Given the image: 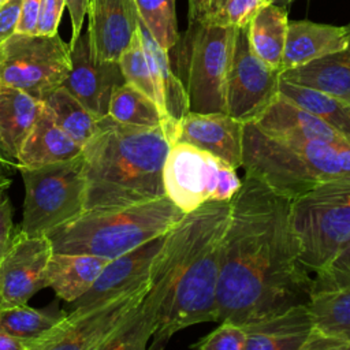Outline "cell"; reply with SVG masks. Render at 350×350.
<instances>
[{"label": "cell", "mask_w": 350, "mask_h": 350, "mask_svg": "<svg viewBox=\"0 0 350 350\" xmlns=\"http://www.w3.org/2000/svg\"><path fill=\"white\" fill-rule=\"evenodd\" d=\"M175 123L141 127L109 115L100 118L82 148L85 209L123 208L164 197L163 165Z\"/></svg>", "instance_id": "2"}, {"label": "cell", "mask_w": 350, "mask_h": 350, "mask_svg": "<svg viewBox=\"0 0 350 350\" xmlns=\"http://www.w3.org/2000/svg\"><path fill=\"white\" fill-rule=\"evenodd\" d=\"M12 205L4 193L0 194V260L12 242Z\"/></svg>", "instance_id": "39"}, {"label": "cell", "mask_w": 350, "mask_h": 350, "mask_svg": "<svg viewBox=\"0 0 350 350\" xmlns=\"http://www.w3.org/2000/svg\"><path fill=\"white\" fill-rule=\"evenodd\" d=\"M18 170L25 185L21 232L44 235L85 209L82 153L70 160Z\"/></svg>", "instance_id": "8"}, {"label": "cell", "mask_w": 350, "mask_h": 350, "mask_svg": "<svg viewBox=\"0 0 350 350\" xmlns=\"http://www.w3.org/2000/svg\"><path fill=\"white\" fill-rule=\"evenodd\" d=\"M350 40V25L335 26L310 21H288L280 72L343 49Z\"/></svg>", "instance_id": "20"}, {"label": "cell", "mask_w": 350, "mask_h": 350, "mask_svg": "<svg viewBox=\"0 0 350 350\" xmlns=\"http://www.w3.org/2000/svg\"><path fill=\"white\" fill-rule=\"evenodd\" d=\"M164 237L165 234L109 260L93 286L72 302L74 308L98 304L126 293L145 288L149 283L153 258L163 245Z\"/></svg>", "instance_id": "16"}, {"label": "cell", "mask_w": 350, "mask_h": 350, "mask_svg": "<svg viewBox=\"0 0 350 350\" xmlns=\"http://www.w3.org/2000/svg\"><path fill=\"white\" fill-rule=\"evenodd\" d=\"M70 56L71 68L63 86L97 119L105 116L113 90L124 83L119 62L94 59L88 31H81L70 46Z\"/></svg>", "instance_id": "14"}, {"label": "cell", "mask_w": 350, "mask_h": 350, "mask_svg": "<svg viewBox=\"0 0 350 350\" xmlns=\"http://www.w3.org/2000/svg\"><path fill=\"white\" fill-rule=\"evenodd\" d=\"M66 5L68 8L71 19V41L68 44L71 46L82 31L83 19L88 14L89 0H66Z\"/></svg>", "instance_id": "41"}, {"label": "cell", "mask_w": 350, "mask_h": 350, "mask_svg": "<svg viewBox=\"0 0 350 350\" xmlns=\"http://www.w3.org/2000/svg\"><path fill=\"white\" fill-rule=\"evenodd\" d=\"M279 93L321 119L350 144V105L321 90L293 83L280 78Z\"/></svg>", "instance_id": "27"}, {"label": "cell", "mask_w": 350, "mask_h": 350, "mask_svg": "<svg viewBox=\"0 0 350 350\" xmlns=\"http://www.w3.org/2000/svg\"><path fill=\"white\" fill-rule=\"evenodd\" d=\"M185 213L167 197L123 208L83 209L46 232L53 252L116 258L167 234Z\"/></svg>", "instance_id": "4"}, {"label": "cell", "mask_w": 350, "mask_h": 350, "mask_svg": "<svg viewBox=\"0 0 350 350\" xmlns=\"http://www.w3.org/2000/svg\"><path fill=\"white\" fill-rule=\"evenodd\" d=\"M0 350H26V339L14 336L0 327Z\"/></svg>", "instance_id": "43"}, {"label": "cell", "mask_w": 350, "mask_h": 350, "mask_svg": "<svg viewBox=\"0 0 350 350\" xmlns=\"http://www.w3.org/2000/svg\"><path fill=\"white\" fill-rule=\"evenodd\" d=\"M8 185H10V180H7V179H0V194L4 193V190L7 189Z\"/></svg>", "instance_id": "45"}, {"label": "cell", "mask_w": 350, "mask_h": 350, "mask_svg": "<svg viewBox=\"0 0 350 350\" xmlns=\"http://www.w3.org/2000/svg\"><path fill=\"white\" fill-rule=\"evenodd\" d=\"M245 350H304L314 329L308 304H299L242 324Z\"/></svg>", "instance_id": "19"}, {"label": "cell", "mask_w": 350, "mask_h": 350, "mask_svg": "<svg viewBox=\"0 0 350 350\" xmlns=\"http://www.w3.org/2000/svg\"><path fill=\"white\" fill-rule=\"evenodd\" d=\"M66 0H41L36 33L40 36L57 34V26L62 19Z\"/></svg>", "instance_id": "37"}, {"label": "cell", "mask_w": 350, "mask_h": 350, "mask_svg": "<svg viewBox=\"0 0 350 350\" xmlns=\"http://www.w3.org/2000/svg\"><path fill=\"white\" fill-rule=\"evenodd\" d=\"M223 3H224V0H211V4H209V11H208V14L205 15V18L208 16V15H211V14H213V12H216L221 5H223ZM202 21V19H201Z\"/></svg>", "instance_id": "44"}, {"label": "cell", "mask_w": 350, "mask_h": 350, "mask_svg": "<svg viewBox=\"0 0 350 350\" xmlns=\"http://www.w3.org/2000/svg\"><path fill=\"white\" fill-rule=\"evenodd\" d=\"M60 319L62 316L48 314L45 312L29 308L26 304L11 308H0V327L5 332L26 340L40 336Z\"/></svg>", "instance_id": "33"}, {"label": "cell", "mask_w": 350, "mask_h": 350, "mask_svg": "<svg viewBox=\"0 0 350 350\" xmlns=\"http://www.w3.org/2000/svg\"><path fill=\"white\" fill-rule=\"evenodd\" d=\"M284 1H286V4H287V5H288V4H290V3H291V1H293V0H284Z\"/></svg>", "instance_id": "48"}, {"label": "cell", "mask_w": 350, "mask_h": 350, "mask_svg": "<svg viewBox=\"0 0 350 350\" xmlns=\"http://www.w3.org/2000/svg\"><path fill=\"white\" fill-rule=\"evenodd\" d=\"M107 115L120 123L141 127H159L176 122L164 115L149 97L126 82L113 90Z\"/></svg>", "instance_id": "28"}, {"label": "cell", "mask_w": 350, "mask_h": 350, "mask_svg": "<svg viewBox=\"0 0 350 350\" xmlns=\"http://www.w3.org/2000/svg\"><path fill=\"white\" fill-rule=\"evenodd\" d=\"M241 183L237 168L190 144L172 142L167 152L164 191L183 213L208 201H231Z\"/></svg>", "instance_id": "9"}, {"label": "cell", "mask_w": 350, "mask_h": 350, "mask_svg": "<svg viewBox=\"0 0 350 350\" xmlns=\"http://www.w3.org/2000/svg\"><path fill=\"white\" fill-rule=\"evenodd\" d=\"M273 3H276V4H279V5H287L284 0H273Z\"/></svg>", "instance_id": "46"}, {"label": "cell", "mask_w": 350, "mask_h": 350, "mask_svg": "<svg viewBox=\"0 0 350 350\" xmlns=\"http://www.w3.org/2000/svg\"><path fill=\"white\" fill-rule=\"evenodd\" d=\"M82 153V145L67 135L53 120L42 103L36 122L26 137L18 157V167H38L70 160Z\"/></svg>", "instance_id": "22"}, {"label": "cell", "mask_w": 350, "mask_h": 350, "mask_svg": "<svg viewBox=\"0 0 350 350\" xmlns=\"http://www.w3.org/2000/svg\"><path fill=\"white\" fill-rule=\"evenodd\" d=\"M288 26L287 5L271 3L262 7L247 25L252 51L269 67L280 71Z\"/></svg>", "instance_id": "25"}, {"label": "cell", "mask_w": 350, "mask_h": 350, "mask_svg": "<svg viewBox=\"0 0 350 350\" xmlns=\"http://www.w3.org/2000/svg\"><path fill=\"white\" fill-rule=\"evenodd\" d=\"M1 1H3V0H1Z\"/></svg>", "instance_id": "50"}, {"label": "cell", "mask_w": 350, "mask_h": 350, "mask_svg": "<svg viewBox=\"0 0 350 350\" xmlns=\"http://www.w3.org/2000/svg\"><path fill=\"white\" fill-rule=\"evenodd\" d=\"M148 286L98 304L74 308L48 331L26 340V350H101L103 343L138 306Z\"/></svg>", "instance_id": "11"}, {"label": "cell", "mask_w": 350, "mask_h": 350, "mask_svg": "<svg viewBox=\"0 0 350 350\" xmlns=\"http://www.w3.org/2000/svg\"><path fill=\"white\" fill-rule=\"evenodd\" d=\"M0 165H5V167H8V165H7V163H5L1 157H0Z\"/></svg>", "instance_id": "47"}, {"label": "cell", "mask_w": 350, "mask_h": 350, "mask_svg": "<svg viewBox=\"0 0 350 350\" xmlns=\"http://www.w3.org/2000/svg\"><path fill=\"white\" fill-rule=\"evenodd\" d=\"M246 332L241 324L234 321H220L219 327L208 335L200 338L190 349L197 350H245Z\"/></svg>", "instance_id": "36"}, {"label": "cell", "mask_w": 350, "mask_h": 350, "mask_svg": "<svg viewBox=\"0 0 350 350\" xmlns=\"http://www.w3.org/2000/svg\"><path fill=\"white\" fill-rule=\"evenodd\" d=\"M71 68L70 45L59 34H12L0 45V86L44 101L63 85Z\"/></svg>", "instance_id": "10"}, {"label": "cell", "mask_w": 350, "mask_h": 350, "mask_svg": "<svg viewBox=\"0 0 350 350\" xmlns=\"http://www.w3.org/2000/svg\"><path fill=\"white\" fill-rule=\"evenodd\" d=\"M118 62H119L122 74L124 77V82L131 85L141 93H144L146 97H149L160 108V111L164 115L171 118L165 108V100H164L160 89L157 88L156 81L152 75L150 67L148 64L142 40H141V33H139L138 27H137L130 44L122 52Z\"/></svg>", "instance_id": "31"}, {"label": "cell", "mask_w": 350, "mask_h": 350, "mask_svg": "<svg viewBox=\"0 0 350 350\" xmlns=\"http://www.w3.org/2000/svg\"><path fill=\"white\" fill-rule=\"evenodd\" d=\"M313 273L312 294L350 290V242Z\"/></svg>", "instance_id": "34"}, {"label": "cell", "mask_w": 350, "mask_h": 350, "mask_svg": "<svg viewBox=\"0 0 350 350\" xmlns=\"http://www.w3.org/2000/svg\"><path fill=\"white\" fill-rule=\"evenodd\" d=\"M53 252L46 234L12 238L0 260V308L25 305L45 287V269Z\"/></svg>", "instance_id": "13"}, {"label": "cell", "mask_w": 350, "mask_h": 350, "mask_svg": "<svg viewBox=\"0 0 350 350\" xmlns=\"http://www.w3.org/2000/svg\"><path fill=\"white\" fill-rule=\"evenodd\" d=\"M308 305L317 331L350 346V290L312 294Z\"/></svg>", "instance_id": "30"}, {"label": "cell", "mask_w": 350, "mask_h": 350, "mask_svg": "<svg viewBox=\"0 0 350 350\" xmlns=\"http://www.w3.org/2000/svg\"><path fill=\"white\" fill-rule=\"evenodd\" d=\"M249 123H253L260 131L273 138L350 146L346 138L335 129L280 93L253 122Z\"/></svg>", "instance_id": "18"}, {"label": "cell", "mask_w": 350, "mask_h": 350, "mask_svg": "<svg viewBox=\"0 0 350 350\" xmlns=\"http://www.w3.org/2000/svg\"><path fill=\"white\" fill-rule=\"evenodd\" d=\"M23 0H3L0 3V45L16 33Z\"/></svg>", "instance_id": "38"}, {"label": "cell", "mask_w": 350, "mask_h": 350, "mask_svg": "<svg viewBox=\"0 0 350 350\" xmlns=\"http://www.w3.org/2000/svg\"><path fill=\"white\" fill-rule=\"evenodd\" d=\"M280 71L265 64L250 48L247 26L237 31L226 90V112L253 122L279 94Z\"/></svg>", "instance_id": "12"}, {"label": "cell", "mask_w": 350, "mask_h": 350, "mask_svg": "<svg viewBox=\"0 0 350 350\" xmlns=\"http://www.w3.org/2000/svg\"><path fill=\"white\" fill-rule=\"evenodd\" d=\"M238 29L204 22L189 23L182 68L189 109L226 112L227 79Z\"/></svg>", "instance_id": "7"}, {"label": "cell", "mask_w": 350, "mask_h": 350, "mask_svg": "<svg viewBox=\"0 0 350 350\" xmlns=\"http://www.w3.org/2000/svg\"><path fill=\"white\" fill-rule=\"evenodd\" d=\"M88 36L94 59L118 62L138 27L134 0H89Z\"/></svg>", "instance_id": "17"}, {"label": "cell", "mask_w": 350, "mask_h": 350, "mask_svg": "<svg viewBox=\"0 0 350 350\" xmlns=\"http://www.w3.org/2000/svg\"><path fill=\"white\" fill-rule=\"evenodd\" d=\"M138 29L141 33L144 51H145L152 75L165 100L167 112L172 119L178 120L190 111L185 85L171 67L170 55H168L170 52L163 49L156 42V40L148 31L145 25L141 22L139 16H138Z\"/></svg>", "instance_id": "26"}, {"label": "cell", "mask_w": 350, "mask_h": 350, "mask_svg": "<svg viewBox=\"0 0 350 350\" xmlns=\"http://www.w3.org/2000/svg\"><path fill=\"white\" fill-rule=\"evenodd\" d=\"M189 1V23L200 22L209 11L211 0H187Z\"/></svg>", "instance_id": "42"}, {"label": "cell", "mask_w": 350, "mask_h": 350, "mask_svg": "<svg viewBox=\"0 0 350 350\" xmlns=\"http://www.w3.org/2000/svg\"><path fill=\"white\" fill-rule=\"evenodd\" d=\"M108 258L82 254L52 252L45 269V287L67 302L82 297L96 282Z\"/></svg>", "instance_id": "23"}, {"label": "cell", "mask_w": 350, "mask_h": 350, "mask_svg": "<svg viewBox=\"0 0 350 350\" xmlns=\"http://www.w3.org/2000/svg\"><path fill=\"white\" fill-rule=\"evenodd\" d=\"M280 78L321 90L350 105V40L340 51L282 71Z\"/></svg>", "instance_id": "24"}, {"label": "cell", "mask_w": 350, "mask_h": 350, "mask_svg": "<svg viewBox=\"0 0 350 350\" xmlns=\"http://www.w3.org/2000/svg\"><path fill=\"white\" fill-rule=\"evenodd\" d=\"M245 123L227 112L189 111L175 123L172 142L190 144L227 161L242 165Z\"/></svg>", "instance_id": "15"}, {"label": "cell", "mask_w": 350, "mask_h": 350, "mask_svg": "<svg viewBox=\"0 0 350 350\" xmlns=\"http://www.w3.org/2000/svg\"><path fill=\"white\" fill-rule=\"evenodd\" d=\"M42 103L52 113L56 124L83 148L93 135L98 119L63 85L55 89Z\"/></svg>", "instance_id": "29"}, {"label": "cell", "mask_w": 350, "mask_h": 350, "mask_svg": "<svg viewBox=\"0 0 350 350\" xmlns=\"http://www.w3.org/2000/svg\"><path fill=\"white\" fill-rule=\"evenodd\" d=\"M293 227L302 262L316 272L350 242V174L293 200Z\"/></svg>", "instance_id": "6"}, {"label": "cell", "mask_w": 350, "mask_h": 350, "mask_svg": "<svg viewBox=\"0 0 350 350\" xmlns=\"http://www.w3.org/2000/svg\"><path fill=\"white\" fill-rule=\"evenodd\" d=\"M0 3H1V0H0Z\"/></svg>", "instance_id": "49"}, {"label": "cell", "mask_w": 350, "mask_h": 350, "mask_svg": "<svg viewBox=\"0 0 350 350\" xmlns=\"http://www.w3.org/2000/svg\"><path fill=\"white\" fill-rule=\"evenodd\" d=\"M241 168L295 200L329 179L349 175L350 146L273 138L245 123Z\"/></svg>", "instance_id": "5"}, {"label": "cell", "mask_w": 350, "mask_h": 350, "mask_svg": "<svg viewBox=\"0 0 350 350\" xmlns=\"http://www.w3.org/2000/svg\"><path fill=\"white\" fill-rule=\"evenodd\" d=\"M41 0H23L19 22L16 26V33L34 34L38 21Z\"/></svg>", "instance_id": "40"}, {"label": "cell", "mask_w": 350, "mask_h": 350, "mask_svg": "<svg viewBox=\"0 0 350 350\" xmlns=\"http://www.w3.org/2000/svg\"><path fill=\"white\" fill-rule=\"evenodd\" d=\"M230 201H208L174 226V282L164 316L148 345L163 349L179 331L216 321L217 282Z\"/></svg>", "instance_id": "3"}, {"label": "cell", "mask_w": 350, "mask_h": 350, "mask_svg": "<svg viewBox=\"0 0 350 350\" xmlns=\"http://www.w3.org/2000/svg\"><path fill=\"white\" fill-rule=\"evenodd\" d=\"M271 3H273V0H224L223 5L216 12L208 15L200 22L231 26L235 29L246 27L254 15Z\"/></svg>", "instance_id": "35"}, {"label": "cell", "mask_w": 350, "mask_h": 350, "mask_svg": "<svg viewBox=\"0 0 350 350\" xmlns=\"http://www.w3.org/2000/svg\"><path fill=\"white\" fill-rule=\"evenodd\" d=\"M141 22L165 51H171L179 41L175 14V0H134Z\"/></svg>", "instance_id": "32"}, {"label": "cell", "mask_w": 350, "mask_h": 350, "mask_svg": "<svg viewBox=\"0 0 350 350\" xmlns=\"http://www.w3.org/2000/svg\"><path fill=\"white\" fill-rule=\"evenodd\" d=\"M299 256L293 200L246 175L230 201L217 282L216 323L246 324L308 304L313 276Z\"/></svg>", "instance_id": "1"}, {"label": "cell", "mask_w": 350, "mask_h": 350, "mask_svg": "<svg viewBox=\"0 0 350 350\" xmlns=\"http://www.w3.org/2000/svg\"><path fill=\"white\" fill-rule=\"evenodd\" d=\"M42 101L27 93L0 86V157L8 167H16L21 148L29 135Z\"/></svg>", "instance_id": "21"}]
</instances>
